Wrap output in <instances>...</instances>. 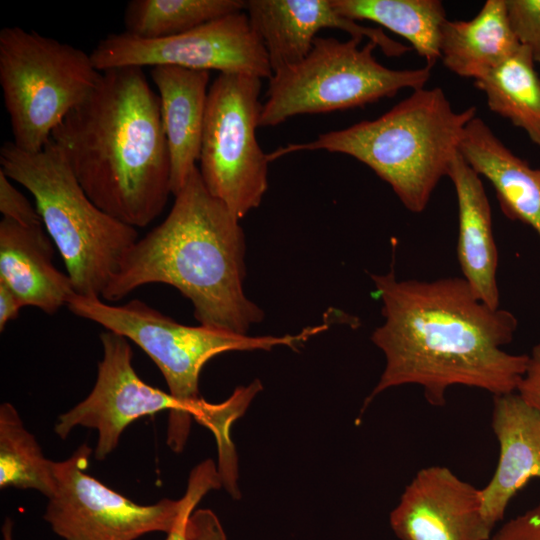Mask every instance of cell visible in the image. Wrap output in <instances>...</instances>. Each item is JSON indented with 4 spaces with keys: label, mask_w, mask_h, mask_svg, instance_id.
Here are the masks:
<instances>
[{
    "label": "cell",
    "mask_w": 540,
    "mask_h": 540,
    "mask_svg": "<svg viewBox=\"0 0 540 540\" xmlns=\"http://www.w3.org/2000/svg\"><path fill=\"white\" fill-rule=\"evenodd\" d=\"M371 279L384 317L371 340L386 364L364 408L387 389L410 384L435 407L446 404L454 385L493 396L517 390L529 355L503 349L518 327L512 312L490 308L463 277L400 280L391 268Z\"/></svg>",
    "instance_id": "6da1fadb"
},
{
    "label": "cell",
    "mask_w": 540,
    "mask_h": 540,
    "mask_svg": "<svg viewBox=\"0 0 540 540\" xmlns=\"http://www.w3.org/2000/svg\"><path fill=\"white\" fill-rule=\"evenodd\" d=\"M87 196L105 213L134 228L163 211L171 191V163L160 99L142 67L101 72L92 92L54 129Z\"/></svg>",
    "instance_id": "7a4b0ae2"
},
{
    "label": "cell",
    "mask_w": 540,
    "mask_h": 540,
    "mask_svg": "<svg viewBox=\"0 0 540 540\" xmlns=\"http://www.w3.org/2000/svg\"><path fill=\"white\" fill-rule=\"evenodd\" d=\"M162 223L137 240L101 299L118 301L152 283L188 298L200 325L247 334L264 319L243 289L245 235L239 219L206 188L195 167Z\"/></svg>",
    "instance_id": "3957f363"
},
{
    "label": "cell",
    "mask_w": 540,
    "mask_h": 540,
    "mask_svg": "<svg viewBox=\"0 0 540 540\" xmlns=\"http://www.w3.org/2000/svg\"><path fill=\"white\" fill-rule=\"evenodd\" d=\"M475 106L455 111L440 87L414 90L374 120L290 143L267 154L269 161L300 152L324 150L351 156L390 185L412 213L427 207L450 165Z\"/></svg>",
    "instance_id": "277c9868"
},
{
    "label": "cell",
    "mask_w": 540,
    "mask_h": 540,
    "mask_svg": "<svg viewBox=\"0 0 540 540\" xmlns=\"http://www.w3.org/2000/svg\"><path fill=\"white\" fill-rule=\"evenodd\" d=\"M76 316L101 325L139 346L161 371L169 393L187 414L215 436L219 450L231 448L230 427L246 410V402L234 392L226 401L212 404L199 395V376L204 365L229 351L295 348L322 332V327L304 328L298 334L249 336L220 328L188 326L176 322L139 299L112 305L98 297L76 293L67 303Z\"/></svg>",
    "instance_id": "5b68a950"
},
{
    "label": "cell",
    "mask_w": 540,
    "mask_h": 540,
    "mask_svg": "<svg viewBox=\"0 0 540 540\" xmlns=\"http://www.w3.org/2000/svg\"><path fill=\"white\" fill-rule=\"evenodd\" d=\"M0 166V171L34 197L75 293L101 298L138 240L136 229L94 204L52 140L35 153L5 142L0 148Z\"/></svg>",
    "instance_id": "8992f818"
},
{
    "label": "cell",
    "mask_w": 540,
    "mask_h": 540,
    "mask_svg": "<svg viewBox=\"0 0 540 540\" xmlns=\"http://www.w3.org/2000/svg\"><path fill=\"white\" fill-rule=\"evenodd\" d=\"M101 78L90 54L21 27L0 30V86L13 143L41 151Z\"/></svg>",
    "instance_id": "52a82bcc"
},
{
    "label": "cell",
    "mask_w": 540,
    "mask_h": 540,
    "mask_svg": "<svg viewBox=\"0 0 540 540\" xmlns=\"http://www.w3.org/2000/svg\"><path fill=\"white\" fill-rule=\"evenodd\" d=\"M317 37L299 63L272 74L259 127L280 125L303 114L364 107L400 90L424 88L432 68L391 69L377 61L371 41Z\"/></svg>",
    "instance_id": "ba28073f"
},
{
    "label": "cell",
    "mask_w": 540,
    "mask_h": 540,
    "mask_svg": "<svg viewBox=\"0 0 540 540\" xmlns=\"http://www.w3.org/2000/svg\"><path fill=\"white\" fill-rule=\"evenodd\" d=\"M91 453L83 444L66 460L53 463L55 489L44 520L65 540H135L151 532L168 534L190 503L223 486L215 463L207 459L192 469L180 499L140 505L86 473Z\"/></svg>",
    "instance_id": "9c48e42d"
},
{
    "label": "cell",
    "mask_w": 540,
    "mask_h": 540,
    "mask_svg": "<svg viewBox=\"0 0 540 540\" xmlns=\"http://www.w3.org/2000/svg\"><path fill=\"white\" fill-rule=\"evenodd\" d=\"M261 79L220 73L209 87L199 172L207 190L239 219L268 188L269 159L256 137Z\"/></svg>",
    "instance_id": "30bf717a"
},
{
    "label": "cell",
    "mask_w": 540,
    "mask_h": 540,
    "mask_svg": "<svg viewBox=\"0 0 540 540\" xmlns=\"http://www.w3.org/2000/svg\"><path fill=\"white\" fill-rule=\"evenodd\" d=\"M103 358L89 395L59 415L54 431L65 439L76 427L92 428L98 438L97 460L106 458L116 447L121 434L136 419L168 410L167 444L176 453L187 442L192 418L170 393L148 385L136 373L129 340L111 331L100 334Z\"/></svg>",
    "instance_id": "8fae6325"
},
{
    "label": "cell",
    "mask_w": 540,
    "mask_h": 540,
    "mask_svg": "<svg viewBox=\"0 0 540 540\" xmlns=\"http://www.w3.org/2000/svg\"><path fill=\"white\" fill-rule=\"evenodd\" d=\"M95 68L177 66L192 70L270 79L264 45L244 11L225 15L187 32L161 39L109 34L90 53Z\"/></svg>",
    "instance_id": "7c38bea8"
},
{
    "label": "cell",
    "mask_w": 540,
    "mask_h": 540,
    "mask_svg": "<svg viewBox=\"0 0 540 540\" xmlns=\"http://www.w3.org/2000/svg\"><path fill=\"white\" fill-rule=\"evenodd\" d=\"M389 522L399 540H490L481 489L445 466L419 470L405 487Z\"/></svg>",
    "instance_id": "4fadbf2b"
},
{
    "label": "cell",
    "mask_w": 540,
    "mask_h": 540,
    "mask_svg": "<svg viewBox=\"0 0 540 540\" xmlns=\"http://www.w3.org/2000/svg\"><path fill=\"white\" fill-rule=\"evenodd\" d=\"M245 12L266 50L272 72L302 61L322 29H339L351 38H367L389 57L412 50L382 29L367 27L338 13L331 0H249Z\"/></svg>",
    "instance_id": "5bb4252c"
},
{
    "label": "cell",
    "mask_w": 540,
    "mask_h": 540,
    "mask_svg": "<svg viewBox=\"0 0 540 540\" xmlns=\"http://www.w3.org/2000/svg\"><path fill=\"white\" fill-rule=\"evenodd\" d=\"M492 429L499 458L481 496L484 517L494 528L515 495L531 479H540V412L518 393L495 395Z\"/></svg>",
    "instance_id": "9a60e30c"
},
{
    "label": "cell",
    "mask_w": 540,
    "mask_h": 540,
    "mask_svg": "<svg viewBox=\"0 0 540 540\" xmlns=\"http://www.w3.org/2000/svg\"><path fill=\"white\" fill-rule=\"evenodd\" d=\"M42 224L0 221V281L21 300L47 314L67 306L75 294L68 274L53 262V245Z\"/></svg>",
    "instance_id": "2e32d148"
},
{
    "label": "cell",
    "mask_w": 540,
    "mask_h": 540,
    "mask_svg": "<svg viewBox=\"0 0 540 540\" xmlns=\"http://www.w3.org/2000/svg\"><path fill=\"white\" fill-rule=\"evenodd\" d=\"M150 75L160 99L175 195L200 158L210 73L162 65L151 67Z\"/></svg>",
    "instance_id": "e0dca14e"
},
{
    "label": "cell",
    "mask_w": 540,
    "mask_h": 540,
    "mask_svg": "<svg viewBox=\"0 0 540 540\" xmlns=\"http://www.w3.org/2000/svg\"><path fill=\"white\" fill-rule=\"evenodd\" d=\"M447 176L453 183L458 203L457 257L463 278L483 303L498 309V251L484 185L459 151Z\"/></svg>",
    "instance_id": "ac0fdd59"
},
{
    "label": "cell",
    "mask_w": 540,
    "mask_h": 540,
    "mask_svg": "<svg viewBox=\"0 0 540 540\" xmlns=\"http://www.w3.org/2000/svg\"><path fill=\"white\" fill-rule=\"evenodd\" d=\"M458 151L492 184L502 212L540 237V168L515 155L478 116L467 125Z\"/></svg>",
    "instance_id": "d6986e66"
},
{
    "label": "cell",
    "mask_w": 540,
    "mask_h": 540,
    "mask_svg": "<svg viewBox=\"0 0 540 540\" xmlns=\"http://www.w3.org/2000/svg\"><path fill=\"white\" fill-rule=\"evenodd\" d=\"M520 47L507 17L505 0H487L469 20H446L441 31L440 59L454 74L484 77Z\"/></svg>",
    "instance_id": "ffe728a7"
},
{
    "label": "cell",
    "mask_w": 540,
    "mask_h": 540,
    "mask_svg": "<svg viewBox=\"0 0 540 540\" xmlns=\"http://www.w3.org/2000/svg\"><path fill=\"white\" fill-rule=\"evenodd\" d=\"M334 9L354 21L368 20L406 39L426 65L440 59L446 11L439 0H331Z\"/></svg>",
    "instance_id": "44dd1931"
},
{
    "label": "cell",
    "mask_w": 540,
    "mask_h": 540,
    "mask_svg": "<svg viewBox=\"0 0 540 540\" xmlns=\"http://www.w3.org/2000/svg\"><path fill=\"white\" fill-rule=\"evenodd\" d=\"M531 51H517L474 85L486 97L489 109L523 129L540 148V77Z\"/></svg>",
    "instance_id": "7402d4cb"
},
{
    "label": "cell",
    "mask_w": 540,
    "mask_h": 540,
    "mask_svg": "<svg viewBox=\"0 0 540 540\" xmlns=\"http://www.w3.org/2000/svg\"><path fill=\"white\" fill-rule=\"evenodd\" d=\"M244 10L241 0H132L125 8L124 32L140 39L167 38Z\"/></svg>",
    "instance_id": "603a6c76"
},
{
    "label": "cell",
    "mask_w": 540,
    "mask_h": 540,
    "mask_svg": "<svg viewBox=\"0 0 540 540\" xmlns=\"http://www.w3.org/2000/svg\"><path fill=\"white\" fill-rule=\"evenodd\" d=\"M53 463L24 426L16 408L0 405V488L33 489L49 498L55 489Z\"/></svg>",
    "instance_id": "cb8c5ba5"
},
{
    "label": "cell",
    "mask_w": 540,
    "mask_h": 540,
    "mask_svg": "<svg viewBox=\"0 0 540 540\" xmlns=\"http://www.w3.org/2000/svg\"><path fill=\"white\" fill-rule=\"evenodd\" d=\"M507 17L518 43L540 65V0H505Z\"/></svg>",
    "instance_id": "d4e9b609"
},
{
    "label": "cell",
    "mask_w": 540,
    "mask_h": 540,
    "mask_svg": "<svg viewBox=\"0 0 540 540\" xmlns=\"http://www.w3.org/2000/svg\"><path fill=\"white\" fill-rule=\"evenodd\" d=\"M0 212L3 218L22 225L42 224L37 209L12 185L10 179L2 171H0Z\"/></svg>",
    "instance_id": "484cf974"
},
{
    "label": "cell",
    "mask_w": 540,
    "mask_h": 540,
    "mask_svg": "<svg viewBox=\"0 0 540 540\" xmlns=\"http://www.w3.org/2000/svg\"><path fill=\"white\" fill-rule=\"evenodd\" d=\"M490 540H540V502L505 522Z\"/></svg>",
    "instance_id": "4316f807"
},
{
    "label": "cell",
    "mask_w": 540,
    "mask_h": 540,
    "mask_svg": "<svg viewBox=\"0 0 540 540\" xmlns=\"http://www.w3.org/2000/svg\"><path fill=\"white\" fill-rule=\"evenodd\" d=\"M185 540H227L217 515L210 509L194 510L187 519Z\"/></svg>",
    "instance_id": "83f0119b"
},
{
    "label": "cell",
    "mask_w": 540,
    "mask_h": 540,
    "mask_svg": "<svg viewBox=\"0 0 540 540\" xmlns=\"http://www.w3.org/2000/svg\"><path fill=\"white\" fill-rule=\"evenodd\" d=\"M516 391L525 402L540 412V343L532 348Z\"/></svg>",
    "instance_id": "f1b7e54d"
},
{
    "label": "cell",
    "mask_w": 540,
    "mask_h": 540,
    "mask_svg": "<svg viewBox=\"0 0 540 540\" xmlns=\"http://www.w3.org/2000/svg\"><path fill=\"white\" fill-rule=\"evenodd\" d=\"M24 307L18 296L2 281H0V331L3 332L7 323L18 317Z\"/></svg>",
    "instance_id": "f546056e"
},
{
    "label": "cell",
    "mask_w": 540,
    "mask_h": 540,
    "mask_svg": "<svg viewBox=\"0 0 540 540\" xmlns=\"http://www.w3.org/2000/svg\"><path fill=\"white\" fill-rule=\"evenodd\" d=\"M199 502L190 503L182 512L174 528L167 534L166 540H185V527L190 514Z\"/></svg>",
    "instance_id": "4dcf8cb0"
},
{
    "label": "cell",
    "mask_w": 540,
    "mask_h": 540,
    "mask_svg": "<svg viewBox=\"0 0 540 540\" xmlns=\"http://www.w3.org/2000/svg\"><path fill=\"white\" fill-rule=\"evenodd\" d=\"M2 539L13 540V521L10 518H6L2 526Z\"/></svg>",
    "instance_id": "1f68e13d"
}]
</instances>
